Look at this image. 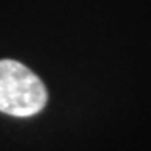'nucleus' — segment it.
I'll list each match as a JSON object with an SVG mask.
<instances>
[{
    "instance_id": "f257e3e1",
    "label": "nucleus",
    "mask_w": 151,
    "mask_h": 151,
    "mask_svg": "<svg viewBox=\"0 0 151 151\" xmlns=\"http://www.w3.org/2000/svg\"><path fill=\"white\" fill-rule=\"evenodd\" d=\"M48 93L36 74L16 60H0V111L29 117L42 111Z\"/></svg>"
}]
</instances>
